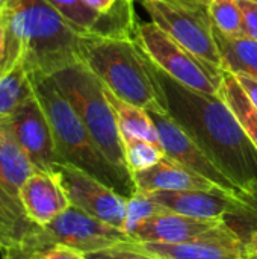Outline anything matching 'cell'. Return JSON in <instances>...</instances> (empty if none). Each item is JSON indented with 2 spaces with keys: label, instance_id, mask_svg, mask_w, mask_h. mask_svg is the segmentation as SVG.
<instances>
[{
  "label": "cell",
  "instance_id": "obj_1",
  "mask_svg": "<svg viewBox=\"0 0 257 259\" xmlns=\"http://www.w3.org/2000/svg\"><path fill=\"white\" fill-rule=\"evenodd\" d=\"M151 70L162 88L170 115L257 205V147L232 109L220 96L189 90L153 62Z\"/></svg>",
  "mask_w": 257,
  "mask_h": 259
},
{
  "label": "cell",
  "instance_id": "obj_2",
  "mask_svg": "<svg viewBox=\"0 0 257 259\" xmlns=\"http://www.w3.org/2000/svg\"><path fill=\"white\" fill-rule=\"evenodd\" d=\"M3 17L6 23L3 68L20 61L30 76H53L80 62L82 32L45 0H12L3 9Z\"/></svg>",
  "mask_w": 257,
  "mask_h": 259
},
{
  "label": "cell",
  "instance_id": "obj_3",
  "mask_svg": "<svg viewBox=\"0 0 257 259\" xmlns=\"http://www.w3.org/2000/svg\"><path fill=\"white\" fill-rule=\"evenodd\" d=\"M80 61L118 99L148 112H168L151 62L136 39L82 33Z\"/></svg>",
  "mask_w": 257,
  "mask_h": 259
},
{
  "label": "cell",
  "instance_id": "obj_4",
  "mask_svg": "<svg viewBox=\"0 0 257 259\" xmlns=\"http://www.w3.org/2000/svg\"><path fill=\"white\" fill-rule=\"evenodd\" d=\"M35 94L42 105L62 162L73 164L97 178L118 194L130 199L136 193L133 178L123 175L97 147L88 129L58 88L52 76H30Z\"/></svg>",
  "mask_w": 257,
  "mask_h": 259
},
{
  "label": "cell",
  "instance_id": "obj_5",
  "mask_svg": "<svg viewBox=\"0 0 257 259\" xmlns=\"http://www.w3.org/2000/svg\"><path fill=\"white\" fill-rule=\"evenodd\" d=\"M52 77L88 129L101 153L123 175L133 178L126 164L124 144L117 115L98 77L82 61L56 71Z\"/></svg>",
  "mask_w": 257,
  "mask_h": 259
},
{
  "label": "cell",
  "instance_id": "obj_6",
  "mask_svg": "<svg viewBox=\"0 0 257 259\" xmlns=\"http://www.w3.org/2000/svg\"><path fill=\"white\" fill-rule=\"evenodd\" d=\"M136 41L147 58L179 83L208 96H220L223 71L200 61L153 21H139Z\"/></svg>",
  "mask_w": 257,
  "mask_h": 259
},
{
  "label": "cell",
  "instance_id": "obj_7",
  "mask_svg": "<svg viewBox=\"0 0 257 259\" xmlns=\"http://www.w3.org/2000/svg\"><path fill=\"white\" fill-rule=\"evenodd\" d=\"M127 241H130V237L123 229L70 205L52 223L36 228L26 249L35 252L50 246H65L86 256Z\"/></svg>",
  "mask_w": 257,
  "mask_h": 259
},
{
  "label": "cell",
  "instance_id": "obj_8",
  "mask_svg": "<svg viewBox=\"0 0 257 259\" xmlns=\"http://www.w3.org/2000/svg\"><path fill=\"white\" fill-rule=\"evenodd\" d=\"M151 21L182 47L212 68L221 70V55L208 11L194 9L176 0H141Z\"/></svg>",
  "mask_w": 257,
  "mask_h": 259
},
{
  "label": "cell",
  "instance_id": "obj_9",
  "mask_svg": "<svg viewBox=\"0 0 257 259\" xmlns=\"http://www.w3.org/2000/svg\"><path fill=\"white\" fill-rule=\"evenodd\" d=\"M52 173L58 178L73 206L123 229L127 206V199L124 196L68 162L55 164Z\"/></svg>",
  "mask_w": 257,
  "mask_h": 259
},
{
  "label": "cell",
  "instance_id": "obj_10",
  "mask_svg": "<svg viewBox=\"0 0 257 259\" xmlns=\"http://www.w3.org/2000/svg\"><path fill=\"white\" fill-rule=\"evenodd\" d=\"M148 114L156 124L161 144L168 158L180 162L182 165L203 176L204 179L212 182L217 188H220L224 194L257 206L230 178H227L214 164V161L201 150V147L191 138V135L170 115V112H148Z\"/></svg>",
  "mask_w": 257,
  "mask_h": 259
},
{
  "label": "cell",
  "instance_id": "obj_11",
  "mask_svg": "<svg viewBox=\"0 0 257 259\" xmlns=\"http://www.w3.org/2000/svg\"><path fill=\"white\" fill-rule=\"evenodd\" d=\"M123 246L156 259H245V240L227 222L182 243H138L130 240Z\"/></svg>",
  "mask_w": 257,
  "mask_h": 259
},
{
  "label": "cell",
  "instance_id": "obj_12",
  "mask_svg": "<svg viewBox=\"0 0 257 259\" xmlns=\"http://www.w3.org/2000/svg\"><path fill=\"white\" fill-rule=\"evenodd\" d=\"M6 123L36 170L52 171L55 164L62 162L56 150L48 117L36 94L29 97L6 118Z\"/></svg>",
  "mask_w": 257,
  "mask_h": 259
},
{
  "label": "cell",
  "instance_id": "obj_13",
  "mask_svg": "<svg viewBox=\"0 0 257 259\" xmlns=\"http://www.w3.org/2000/svg\"><path fill=\"white\" fill-rule=\"evenodd\" d=\"M35 171V165L17 143L6 120H0V197L17 226L26 235L27 243L36 231V226L27 220L23 211L20 191Z\"/></svg>",
  "mask_w": 257,
  "mask_h": 259
},
{
  "label": "cell",
  "instance_id": "obj_14",
  "mask_svg": "<svg viewBox=\"0 0 257 259\" xmlns=\"http://www.w3.org/2000/svg\"><path fill=\"white\" fill-rule=\"evenodd\" d=\"M164 209L206 220H226L239 217L257 219V206L214 191H155L147 193Z\"/></svg>",
  "mask_w": 257,
  "mask_h": 259
},
{
  "label": "cell",
  "instance_id": "obj_15",
  "mask_svg": "<svg viewBox=\"0 0 257 259\" xmlns=\"http://www.w3.org/2000/svg\"><path fill=\"white\" fill-rule=\"evenodd\" d=\"M20 200L27 220L36 228H44L59 217L70 200L52 171L36 170L21 187Z\"/></svg>",
  "mask_w": 257,
  "mask_h": 259
},
{
  "label": "cell",
  "instance_id": "obj_16",
  "mask_svg": "<svg viewBox=\"0 0 257 259\" xmlns=\"http://www.w3.org/2000/svg\"><path fill=\"white\" fill-rule=\"evenodd\" d=\"M224 222L226 220L195 219L165 209L136 228L130 234V240L138 243H182L195 238Z\"/></svg>",
  "mask_w": 257,
  "mask_h": 259
},
{
  "label": "cell",
  "instance_id": "obj_17",
  "mask_svg": "<svg viewBox=\"0 0 257 259\" xmlns=\"http://www.w3.org/2000/svg\"><path fill=\"white\" fill-rule=\"evenodd\" d=\"M133 182L136 191H214L224 194L212 182L197 175L191 168L168 158L167 155L153 167L135 173ZM227 196V194H226Z\"/></svg>",
  "mask_w": 257,
  "mask_h": 259
},
{
  "label": "cell",
  "instance_id": "obj_18",
  "mask_svg": "<svg viewBox=\"0 0 257 259\" xmlns=\"http://www.w3.org/2000/svg\"><path fill=\"white\" fill-rule=\"evenodd\" d=\"M215 41L221 55V68L233 74H247L257 80V41L230 38L214 27Z\"/></svg>",
  "mask_w": 257,
  "mask_h": 259
},
{
  "label": "cell",
  "instance_id": "obj_19",
  "mask_svg": "<svg viewBox=\"0 0 257 259\" xmlns=\"http://www.w3.org/2000/svg\"><path fill=\"white\" fill-rule=\"evenodd\" d=\"M105 94H106V97H108V100H109V103H111V106L117 115L121 138L123 137H133V138L145 140V141H150L153 144L162 146L156 124L151 120L150 114L144 108L135 106L132 103H127V102L118 99L106 87H105Z\"/></svg>",
  "mask_w": 257,
  "mask_h": 259
},
{
  "label": "cell",
  "instance_id": "obj_20",
  "mask_svg": "<svg viewBox=\"0 0 257 259\" xmlns=\"http://www.w3.org/2000/svg\"><path fill=\"white\" fill-rule=\"evenodd\" d=\"M35 94L29 71L15 61L0 71V120L9 118L29 97Z\"/></svg>",
  "mask_w": 257,
  "mask_h": 259
},
{
  "label": "cell",
  "instance_id": "obj_21",
  "mask_svg": "<svg viewBox=\"0 0 257 259\" xmlns=\"http://www.w3.org/2000/svg\"><path fill=\"white\" fill-rule=\"evenodd\" d=\"M220 97L232 109L239 124L257 147V109L250 97L239 85L233 73L223 71V80L220 85Z\"/></svg>",
  "mask_w": 257,
  "mask_h": 259
},
{
  "label": "cell",
  "instance_id": "obj_22",
  "mask_svg": "<svg viewBox=\"0 0 257 259\" xmlns=\"http://www.w3.org/2000/svg\"><path fill=\"white\" fill-rule=\"evenodd\" d=\"M135 0H117L114 6L100 14V18L92 32L100 36L121 38V39H136L138 17L133 8Z\"/></svg>",
  "mask_w": 257,
  "mask_h": 259
},
{
  "label": "cell",
  "instance_id": "obj_23",
  "mask_svg": "<svg viewBox=\"0 0 257 259\" xmlns=\"http://www.w3.org/2000/svg\"><path fill=\"white\" fill-rule=\"evenodd\" d=\"M209 17L215 29L230 38H245L244 18L236 0H211Z\"/></svg>",
  "mask_w": 257,
  "mask_h": 259
},
{
  "label": "cell",
  "instance_id": "obj_24",
  "mask_svg": "<svg viewBox=\"0 0 257 259\" xmlns=\"http://www.w3.org/2000/svg\"><path fill=\"white\" fill-rule=\"evenodd\" d=\"M121 140L124 144L126 164L132 176L156 165L165 156V150L162 146L133 137H123Z\"/></svg>",
  "mask_w": 257,
  "mask_h": 259
},
{
  "label": "cell",
  "instance_id": "obj_25",
  "mask_svg": "<svg viewBox=\"0 0 257 259\" xmlns=\"http://www.w3.org/2000/svg\"><path fill=\"white\" fill-rule=\"evenodd\" d=\"M79 32H92L100 14L91 9L83 0H45Z\"/></svg>",
  "mask_w": 257,
  "mask_h": 259
},
{
  "label": "cell",
  "instance_id": "obj_26",
  "mask_svg": "<svg viewBox=\"0 0 257 259\" xmlns=\"http://www.w3.org/2000/svg\"><path fill=\"white\" fill-rule=\"evenodd\" d=\"M162 211H165V209L161 205H158L147 193L136 191L130 199H127L123 231L130 237V234L136 228H139L145 220H148L150 217H153Z\"/></svg>",
  "mask_w": 257,
  "mask_h": 259
},
{
  "label": "cell",
  "instance_id": "obj_27",
  "mask_svg": "<svg viewBox=\"0 0 257 259\" xmlns=\"http://www.w3.org/2000/svg\"><path fill=\"white\" fill-rule=\"evenodd\" d=\"M27 238L23 231L17 226L9 211L6 209L0 197V252H5L11 247H26Z\"/></svg>",
  "mask_w": 257,
  "mask_h": 259
},
{
  "label": "cell",
  "instance_id": "obj_28",
  "mask_svg": "<svg viewBox=\"0 0 257 259\" xmlns=\"http://www.w3.org/2000/svg\"><path fill=\"white\" fill-rule=\"evenodd\" d=\"M244 18L245 38L257 41V3L251 0H236Z\"/></svg>",
  "mask_w": 257,
  "mask_h": 259
},
{
  "label": "cell",
  "instance_id": "obj_29",
  "mask_svg": "<svg viewBox=\"0 0 257 259\" xmlns=\"http://www.w3.org/2000/svg\"><path fill=\"white\" fill-rule=\"evenodd\" d=\"M86 256H92V258L97 259H156L153 258V256H150V255H147V253L129 249V247H126L123 244L115 246V247L108 249V250L91 253V255H86Z\"/></svg>",
  "mask_w": 257,
  "mask_h": 259
},
{
  "label": "cell",
  "instance_id": "obj_30",
  "mask_svg": "<svg viewBox=\"0 0 257 259\" xmlns=\"http://www.w3.org/2000/svg\"><path fill=\"white\" fill-rule=\"evenodd\" d=\"M32 259H85V255L65 246H50L32 252Z\"/></svg>",
  "mask_w": 257,
  "mask_h": 259
},
{
  "label": "cell",
  "instance_id": "obj_31",
  "mask_svg": "<svg viewBox=\"0 0 257 259\" xmlns=\"http://www.w3.org/2000/svg\"><path fill=\"white\" fill-rule=\"evenodd\" d=\"M235 77L238 79L239 85L244 88V91L247 93V96L250 97L251 103L256 106L257 109V80L247 76V74H235Z\"/></svg>",
  "mask_w": 257,
  "mask_h": 259
},
{
  "label": "cell",
  "instance_id": "obj_32",
  "mask_svg": "<svg viewBox=\"0 0 257 259\" xmlns=\"http://www.w3.org/2000/svg\"><path fill=\"white\" fill-rule=\"evenodd\" d=\"M2 259H32V250L24 247H11L2 252Z\"/></svg>",
  "mask_w": 257,
  "mask_h": 259
},
{
  "label": "cell",
  "instance_id": "obj_33",
  "mask_svg": "<svg viewBox=\"0 0 257 259\" xmlns=\"http://www.w3.org/2000/svg\"><path fill=\"white\" fill-rule=\"evenodd\" d=\"M6 56V23L3 17V11H0V71L5 64Z\"/></svg>",
  "mask_w": 257,
  "mask_h": 259
},
{
  "label": "cell",
  "instance_id": "obj_34",
  "mask_svg": "<svg viewBox=\"0 0 257 259\" xmlns=\"http://www.w3.org/2000/svg\"><path fill=\"white\" fill-rule=\"evenodd\" d=\"M91 9H94L95 12H98V14H103V12H106V11H109L112 6H114V3L117 2V0H83Z\"/></svg>",
  "mask_w": 257,
  "mask_h": 259
},
{
  "label": "cell",
  "instance_id": "obj_35",
  "mask_svg": "<svg viewBox=\"0 0 257 259\" xmlns=\"http://www.w3.org/2000/svg\"><path fill=\"white\" fill-rule=\"evenodd\" d=\"M245 259H257V229L245 240Z\"/></svg>",
  "mask_w": 257,
  "mask_h": 259
},
{
  "label": "cell",
  "instance_id": "obj_36",
  "mask_svg": "<svg viewBox=\"0 0 257 259\" xmlns=\"http://www.w3.org/2000/svg\"><path fill=\"white\" fill-rule=\"evenodd\" d=\"M179 3H183L189 8L194 9H201V11H208V6L211 3V0H176Z\"/></svg>",
  "mask_w": 257,
  "mask_h": 259
},
{
  "label": "cell",
  "instance_id": "obj_37",
  "mask_svg": "<svg viewBox=\"0 0 257 259\" xmlns=\"http://www.w3.org/2000/svg\"><path fill=\"white\" fill-rule=\"evenodd\" d=\"M12 0H0V11H3L5 8H6V5L8 3H11Z\"/></svg>",
  "mask_w": 257,
  "mask_h": 259
},
{
  "label": "cell",
  "instance_id": "obj_38",
  "mask_svg": "<svg viewBox=\"0 0 257 259\" xmlns=\"http://www.w3.org/2000/svg\"><path fill=\"white\" fill-rule=\"evenodd\" d=\"M85 259H97V258H92V256H85Z\"/></svg>",
  "mask_w": 257,
  "mask_h": 259
},
{
  "label": "cell",
  "instance_id": "obj_39",
  "mask_svg": "<svg viewBox=\"0 0 257 259\" xmlns=\"http://www.w3.org/2000/svg\"><path fill=\"white\" fill-rule=\"evenodd\" d=\"M251 2H256V3H257V0H251Z\"/></svg>",
  "mask_w": 257,
  "mask_h": 259
}]
</instances>
